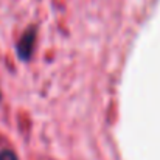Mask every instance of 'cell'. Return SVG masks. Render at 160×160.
Returning <instances> with one entry per match:
<instances>
[{
	"label": "cell",
	"instance_id": "cell-1",
	"mask_svg": "<svg viewBox=\"0 0 160 160\" xmlns=\"http://www.w3.org/2000/svg\"><path fill=\"white\" fill-rule=\"evenodd\" d=\"M36 38H38V28L36 27H30L20 36V39L17 41L16 54H17V58L22 62L31 61V56L34 53V47H36Z\"/></svg>",
	"mask_w": 160,
	"mask_h": 160
},
{
	"label": "cell",
	"instance_id": "cell-2",
	"mask_svg": "<svg viewBox=\"0 0 160 160\" xmlns=\"http://www.w3.org/2000/svg\"><path fill=\"white\" fill-rule=\"evenodd\" d=\"M0 160H19V157L11 149H2L0 151Z\"/></svg>",
	"mask_w": 160,
	"mask_h": 160
},
{
	"label": "cell",
	"instance_id": "cell-3",
	"mask_svg": "<svg viewBox=\"0 0 160 160\" xmlns=\"http://www.w3.org/2000/svg\"><path fill=\"white\" fill-rule=\"evenodd\" d=\"M0 101H2V90H0Z\"/></svg>",
	"mask_w": 160,
	"mask_h": 160
}]
</instances>
